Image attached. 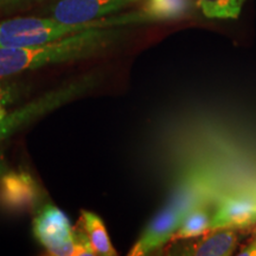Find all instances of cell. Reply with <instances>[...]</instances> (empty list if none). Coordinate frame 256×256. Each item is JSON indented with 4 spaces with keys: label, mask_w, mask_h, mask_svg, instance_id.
I'll use <instances>...</instances> for the list:
<instances>
[{
    "label": "cell",
    "mask_w": 256,
    "mask_h": 256,
    "mask_svg": "<svg viewBox=\"0 0 256 256\" xmlns=\"http://www.w3.org/2000/svg\"><path fill=\"white\" fill-rule=\"evenodd\" d=\"M124 31V26L92 28L49 43L0 48V78L101 55L121 40Z\"/></svg>",
    "instance_id": "1"
},
{
    "label": "cell",
    "mask_w": 256,
    "mask_h": 256,
    "mask_svg": "<svg viewBox=\"0 0 256 256\" xmlns=\"http://www.w3.org/2000/svg\"><path fill=\"white\" fill-rule=\"evenodd\" d=\"M147 23L142 11L132 14L110 16L90 23L66 24L54 18L23 17L0 22V48H22L49 43L70 34L104 26H127Z\"/></svg>",
    "instance_id": "2"
},
{
    "label": "cell",
    "mask_w": 256,
    "mask_h": 256,
    "mask_svg": "<svg viewBox=\"0 0 256 256\" xmlns=\"http://www.w3.org/2000/svg\"><path fill=\"white\" fill-rule=\"evenodd\" d=\"M98 82V76L95 74L82 75L72 81L63 82L62 84L46 92L34 100L19 107L18 110L8 113L2 119H0V144L46 114L92 90Z\"/></svg>",
    "instance_id": "3"
},
{
    "label": "cell",
    "mask_w": 256,
    "mask_h": 256,
    "mask_svg": "<svg viewBox=\"0 0 256 256\" xmlns=\"http://www.w3.org/2000/svg\"><path fill=\"white\" fill-rule=\"evenodd\" d=\"M34 235L51 255H74V229L68 216L52 204H46L34 217Z\"/></svg>",
    "instance_id": "4"
},
{
    "label": "cell",
    "mask_w": 256,
    "mask_h": 256,
    "mask_svg": "<svg viewBox=\"0 0 256 256\" xmlns=\"http://www.w3.org/2000/svg\"><path fill=\"white\" fill-rule=\"evenodd\" d=\"M145 0H57L49 8L50 17L66 24L90 23L119 14Z\"/></svg>",
    "instance_id": "5"
},
{
    "label": "cell",
    "mask_w": 256,
    "mask_h": 256,
    "mask_svg": "<svg viewBox=\"0 0 256 256\" xmlns=\"http://www.w3.org/2000/svg\"><path fill=\"white\" fill-rule=\"evenodd\" d=\"M256 224V194L235 191L217 200L210 229H248Z\"/></svg>",
    "instance_id": "6"
},
{
    "label": "cell",
    "mask_w": 256,
    "mask_h": 256,
    "mask_svg": "<svg viewBox=\"0 0 256 256\" xmlns=\"http://www.w3.org/2000/svg\"><path fill=\"white\" fill-rule=\"evenodd\" d=\"M238 234L236 229H210L200 236L172 242L168 254L185 256H229L236 252Z\"/></svg>",
    "instance_id": "7"
},
{
    "label": "cell",
    "mask_w": 256,
    "mask_h": 256,
    "mask_svg": "<svg viewBox=\"0 0 256 256\" xmlns=\"http://www.w3.org/2000/svg\"><path fill=\"white\" fill-rule=\"evenodd\" d=\"M185 217L168 203L151 220L144 229L130 255H150L168 244Z\"/></svg>",
    "instance_id": "8"
},
{
    "label": "cell",
    "mask_w": 256,
    "mask_h": 256,
    "mask_svg": "<svg viewBox=\"0 0 256 256\" xmlns=\"http://www.w3.org/2000/svg\"><path fill=\"white\" fill-rule=\"evenodd\" d=\"M40 188L25 171H10L0 178V204L12 212H24L37 206Z\"/></svg>",
    "instance_id": "9"
},
{
    "label": "cell",
    "mask_w": 256,
    "mask_h": 256,
    "mask_svg": "<svg viewBox=\"0 0 256 256\" xmlns=\"http://www.w3.org/2000/svg\"><path fill=\"white\" fill-rule=\"evenodd\" d=\"M216 197V188L209 176L194 172L180 182L168 203L184 217L198 206H209Z\"/></svg>",
    "instance_id": "10"
},
{
    "label": "cell",
    "mask_w": 256,
    "mask_h": 256,
    "mask_svg": "<svg viewBox=\"0 0 256 256\" xmlns=\"http://www.w3.org/2000/svg\"><path fill=\"white\" fill-rule=\"evenodd\" d=\"M80 223H81L86 234H87V238L96 255H116V250L112 246L108 232L100 216L96 215L95 212H92V211L83 210Z\"/></svg>",
    "instance_id": "11"
},
{
    "label": "cell",
    "mask_w": 256,
    "mask_h": 256,
    "mask_svg": "<svg viewBox=\"0 0 256 256\" xmlns=\"http://www.w3.org/2000/svg\"><path fill=\"white\" fill-rule=\"evenodd\" d=\"M211 210L209 206H198L196 209L191 210L190 212L185 216L177 232L172 236L171 241H178V240H185L200 236L202 234L209 232L211 226Z\"/></svg>",
    "instance_id": "12"
},
{
    "label": "cell",
    "mask_w": 256,
    "mask_h": 256,
    "mask_svg": "<svg viewBox=\"0 0 256 256\" xmlns=\"http://www.w3.org/2000/svg\"><path fill=\"white\" fill-rule=\"evenodd\" d=\"M142 11L150 22L166 20L188 14L191 8V0H145Z\"/></svg>",
    "instance_id": "13"
},
{
    "label": "cell",
    "mask_w": 256,
    "mask_h": 256,
    "mask_svg": "<svg viewBox=\"0 0 256 256\" xmlns=\"http://www.w3.org/2000/svg\"><path fill=\"white\" fill-rule=\"evenodd\" d=\"M203 14L215 19H238L247 0H196Z\"/></svg>",
    "instance_id": "14"
},
{
    "label": "cell",
    "mask_w": 256,
    "mask_h": 256,
    "mask_svg": "<svg viewBox=\"0 0 256 256\" xmlns=\"http://www.w3.org/2000/svg\"><path fill=\"white\" fill-rule=\"evenodd\" d=\"M26 92V86L23 83L0 78V119L8 114L6 108L22 98Z\"/></svg>",
    "instance_id": "15"
},
{
    "label": "cell",
    "mask_w": 256,
    "mask_h": 256,
    "mask_svg": "<svg viewBox=\"0 0 256 256\" xmlns=\"http://www.w3.org/2000/svg\"><path fill=\"white\" fill-rule=\"evenodd\" d=\"M240 256H256V238L246 246L241 252H238Z\"/></svg>",
    "instance_id": "16"
},
{
    "label": "cell",
    "mask_w": 256,
    "mask_h": 256,
    "mask_svg": "<svg viewBox=\"0 0 256 256\" xmlns=\"http://www.w3.org/2000/svg\"><path fill=\"white\" fill-rule=\"evenodd\" d=\"M28 2H31V0H0V8H17V6L26 4Z\"/></svg>",
    "instance_id": "17"
}]
</instances>
